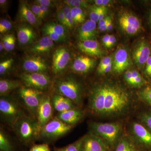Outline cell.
Wrapping results in <instances>:
<instances>
[{
    "instance_id": "obj_6",
    "label": "cell",
    "mask_w": 151,
    "mask_h": 151,
    "mask_svg": "<svg viewBox=\"0 0 151 151\" xmlns=\"http://www.w3.org/2000/svg\"><path fill=\"white\" fill-rule=\"evenodd\" d=\"M0 112L1 116L12 127L17 119L24 114L15 100L6 96L0 99Z\"/></svg>"
},
{
    "instance_id": "obj_11",
    "label": "cell",
    "mask_w": 151,
    "mask_h": 151,
    "mask_svg": "<svg viewBox=\"0 0 151 151\" xmlns=\"http://www.w3.org/2000/svg\"><path fill=\"white\" fill-rule=\"evenodd\" d=\"M135 140H133L139 151H151V133L144 126L137 123L132 125Z\"/></svg>"
},
{
    "instance_id": "obj_24",
    "label": "cell",
    "mask_w": 151,
    "mask_h": 151,
    "mask_svg": "<svg viewBox=\"0 0 151 151\" xmlns=\"http://www.w3.org/2000/svg\"><path fill=\"white\" fill-rule=\"evenodd\" d=\"M83 117L82 112L74 108L58 113L56 117L65 124L73 126L81 121Z\"/></svg>"
},
{
    "instance_id": "obj_8",
    "label": "cell",
    "mask_w": 151,
    "mask_h": 151,
    "mask_svg": "<svg viewBox=\"0 0 151 151\" xmlns=\"http://www.w3.org/2000/svg\"><path fill=\"white\" fill-rule=\"evenodd\" d=\"M106 84H99L92 88L89 99V108L92 113L103 115L106 93Z\"/></svg>"
},
{
    "instance_id": "obj_41",
    "label": "cell",
    "mask_w": 151,
    "mask_h": 151,
    "mask_svg": "<svg viewBox=\"0 0 151 151\" xmlns=\"http://www.w3.org/2000/svg\"><path fill=\"white\" fill-rule=\"evenodd\" d=\"M29 151H51L47 144L33 145Z\"/></svg>"
},
{
    "instance_id": "obj_10",
    "label": "cell",
    "mask_w": 151,
    "mask_h": 151,
    "mask_svg": "<svg viewBox=\"0 0 151 151\" xmlns=\"http://www.w3.org/2000/svg\"><path fill=\"white\" fill-rule=\"evenodd\" d=\"M119 24L121 29L129 35L137 34L142 29L140 20L132 13L124 12L119 17Z\"/></svg>"
},
{
    "instance_id": "obj_9",
    "label": "cell",
    "mask_w": 151,
    "mask_h": 151,
    "mask_svg": "<svg viewBox=\"0 0 151 151\" xmlns=\"http://www.w3.org/2000/svg\"><path fill=\"white\" fill-rule=\"evenodd\" d=\"M19 94L27 108L32 114H36L42 96V92L25 86L19 89Z\"/></svg>"
},
{
    "instance_id": "obj_60",
    "label": "cell",
    "mask_w": 151,
    "mask_h": 151,
    "mask_svg": "<svg viewBox=\"0 0 151 151\" xmlns=\"http://www.w3.org/2000/svg\"><path fill=\"white\" fill-rule=\"evenodd\" d=\"M111 1L109 0H103V6H106L108 5L111 2Z\"/></svg>"
},
{
    "instance_id": "obj_62",
    "label": "cell",
    "mask_w": 151,
    "mask_h": 151,
    "mask_svg": "<svg viewBox=\"0 0 151 151\" xmlns=\"http://www.w3.org/2000/svg\"><path fill=\"white\" fill-rule=\"evenodd\" d=\"M149 20H150V24L151 25V12H150V17H149Z\"/></svg>"
},
{
    "instance_id": "obj_47",
    "label": "cell",
    "mask_w": 151,
    "mask_h": 151,
    "mask_svg": "<svg viewBox=\"0 0 151 151\" xmlns=\"http://www.w3.org/2000/svg\"><path fill=\"white\" fill-rule=\"evenodd\" d=\"M142 121L151 130V113L143 114L141 117Z\"/></svg>"
},
{
    "instance_id": "obj_3",
    "label": "cell",
    "mask_w": 151,
    "mask_h": 151,
    "mask_svg": "<svg viewBox=\"0 0 151 151\" xmlns=\"http://www.w3.org/2000/svg\"><path fill=\"white\" fill-rule=\"evenodd\" d=\"M91 133L101 138L110 151H114L121 138L122 126L117 123L92 122L90 124Z\"/></svg>"
},
{
    "instance_id": "obj_37",
    "label": "cell",
    "mask_w": 151,
    "mask_h": 151,
    "mask_svg": "<svg viewBox=\"0 0 151 151\" xmlns=\"http://www.w3.org/2000/svg\"><path fill=\"white\" fill-rule=\"evenodd\" d=\"M90 19L97 23L99 21L101 6H94L90 8Z\"/></svg>"
},
{
    "instance_id": "obj_13",
    "label": "cell",
    "mask_w": 151,
    "mask_h": 151,
    "mask_svg": "<svg viewBox=\"0 0 151 151\" xmlns=\"http://www.w3.org/2000/svg\"><path fill=\"white\" fill-rule=\"evenodd\" d=\"M70 51L65 47H60L53 52L52 58V70L55 74L62 73L69 63Z\"/></svg>"
},
{
    "instance_id": "obj_28",
    "label": "cell",
    "mask_w": 151,
    "mask_h": 151,
    "mask_svg": "<svg viewBox=\"0 0 151 151\" xmlns=\"http://www.w3.org/2000/svg\"><path fill=\"white\" fill-rule=\"evenodd\" d=\"M45 25L53 30L57 35L60 37L65 42L68 40L69 35L66 28L64 26L54 22H49L45 24Z\"/></svg>"
},
{
    "instance_id": "obj_26",
    "label": "cell",
    "mask_w": 151,
    "mask_h": 151,
    "mask_svg": "<svg viewBox=\"0 0 151 151\" xmlns=\"http://www.w3.org/2000/svg\"><path fill=\"white\" fill-rule=\"evenodd\" d=\"M20 81L9 79H1L0 80V95L6 96L11 91L21 86Z\"/></svg>"
},
{
    "instance_id": "obj_51",
    "label": "cell",
    "mask_w": 151,
    "mask_h": 151,
    "mask_svg": "<svg viewBox=\"0 0 151 151\" xmlns=\"http://www.w3.org/2000/svg\"><path fill=\"white\" fill-rule=\"evenodd\" d=\"M16 38L13 34H12L10 42L9 45L8 51H11L13 50L15 47Z\"/></svg>"
},
{
    "instance_id": "obj_22",
    "label": "cell",
    "mask_w": 151,
    "mask_h": 151,
    "mask_svg": "<svg viewBox=\"0 0 151 151\" xmlns=\"http://www.w3.org/2000/svg\"><path fill=\"white\" fill-rule=\"evenodd\" d=\"M78 49L89 56L100 57L104 54V51L96 40L79 41L77 44Z\"/></svg>"
},
{
    "instance_id": "obj_55",
    "label": "cell",
    "mask_w": 151,
    "mask_h": 151,
    "mask_svg": "<svg viewBox=\"0 0 151 151\" xmlns=\"http://www.w3.org/2000/svg\"><path fill=\"white\" fill-rule=\"evenodd\" d=\"M110 35L106 34L104 35L102 38V42L103 45L105 47H107L109 43V40H110Z\"/></svg>"
},
{
    "instance_id": "obj_46",
    "label": "cell",
    "mask_w": 151,
    "mask_h": 151,
    "mask_svg": "<svg viewBox=\"0 0 151 151\" xmlns=\"http://www.w3.org/2000/svg\"><path fill=\"white\" fill-rule=\"evenodd\" d=\"M134 80V85L133 86L136 87H139L142 86L146 83V81L143 78L140 74L138 75L137 77L133 78Z\"/></svg>"
},
{
    "instance_id": "obj_53",
    "label": "cell",
    "mask_w": 151,
    "mask_h": 151,
    "mask_svg": "<svg viewBox=\"0 0 151 151\" xmlns=\"http://www.w3.org/2000/svg\"><path fill=\"white\" fill-rule=\"evenodd\" d=\"M116 42V38L113 35H110V40H109V43L107 46V48H111L113 47Z\"/></svg>"
},
{
    "instance_id": "obj_31",
    "label": "cell",
    "mask_w": 151,
    "mask_h": 151,
    "mask_svg": "<svg viewBox=\"0 0 151 151\" xmlns=\"http://www.w3.org/2000/svg\"><path fill=\"white\" fill-rule=\"evenodd\" d=\"M61 8L65 16V27L68 29H72L75 24L70 14L71 7L64 4Z\"/></svg>"
},
{
    "instance_id": "obj_17",
    "label": "cell",
    "mask_w": 151,
    "mask_h": 151,
    "mask_svg": "<svg viewBox=\"0 0 151 151\" xmlns=\"http://www.w3.org/2000/svg\"><path fill=\"white\" fill-rule=\"evenodd\" d=\"M131 61L126 49L120 47L115 52L113 60V69L115 73H122L131 66Z\"/></svg>"
},
{
    "instance_id": "obj_18",
    "label": "cell",
    "mask_w": 151,
    "mask_h": 151,
    "mask_svg": "<svg viewBox=\"0 0 151 151\" xmlns=\"http://www.w3.org/2000/svg\"><path fill=\"white\" fill-rule=\"evenodd\" d=\"M17 32L19 43L24 46L32 44L37 37L36 33L32 26L26 23L17 26Z\"/></svg>"
},
{
    "instance_id": "obj_12",
    "label": "cell",
    "mask_w": 151,
    "mask_h": 151,
    "mask_svg": "<svg viewBox=\"0 0 151 151\" xmlns=\"http://www.w3.org/2000/svg\"><path fill=\"white\" fill-rule=\"evenodd\" d=\"M151 55V47L145 39L140 40L132 52V57L136 65L140 69H144L146 62Z\"/></svg>"
},
{
    "instance_id": "obj_15",
    "label": "cell",
    "mask_w": 151,
    "mask_h": 151,
    "mask_svg": "<svg viewBox=\"0 0 151 151\" xmlns=\"http://www.w3.org/2000/svg\"><path fill=\"white\" fill-rule=\"evenodd\" d=\"M22 67L25 71L29 73H45L48 68L45 60L40 55H34L24 58Z\"/></svg>"
},
{
    "instance_id": "obj_43",
    "label": "cell",
    "mask_w": 151,
    "mask_h": 151,
    "mask_svg": "<svg viewBox=\"0 0 151 151\" xmlns=\"http://www.w3.org/2000/svg\"><path fill=\"white\" fill-rule=\"evenodd\" d=\"M55 1L51 0H36L34 2L38 5L45 6L49 8L55 6Z\"/></svg>"
},
{
    "instance_id": "obj_4",
    "label": "cell",
    "mask_w": 151,
    "mask_h": 151,
    "mask_svg": "<svg viewBox=\"0 0 151 151\" xmlns=\"http://www.w3.org/2000/svg\"><path fill=\"white\" fill-rule=\"evenodd\" d=\"M55 94L68 98L73 103L79 104L81 100L82 90L80 84L70 76H65L58 79L54 82Z\"/></svg>"
},
{
    "instance_id": "obj_33",
    "label": "cell",
    "mask_w": 151,
    "mask_h": 151,
    "mask_svg": "<svg viewBox=\"0 0 151 151\" xmlns=\"http://www.w3.org/2000/svg\"><path fill=\"white\" fill-rule=\"evenodd\" d=\"M65 5L71 8H78L81 9L87 8L89 6L88 2L84 0H66L63 1Z\"/></svg>"
},
{
    "instance_id": "obj_34",
    "label": "cell",
    "mask_w": 151,
    "mask_h": 151,
    "mask_svg": "<svg viewBox=\"0 0 151 151\" xmlns=\"http://www.w3.org/2000/svg\"><path fill=\"white\" fill-rule=\"evenodd\" d=\"M42 32L44 35L47 36L53 41L58 42H65L64 40L60 37L57 35L52 30L47 27L46 26H44L42 28Z\"/></svg>"
},
{
    "instance_id": "obj_50",
    "label": "cell",
    "mask_w": 151,
    "mask_h": 151,
    "mask_svg": "<svg viewBox=\"0 0 151 151\" xmlns=\"http://www.w3.org/2000/svg\"><path fill=\"white\" fill-rule=\"evenodd\" d=\"M112 69H113V62L109 63L107 66L103 68L102 70H100V72H98V73L99 74H105L111 71Z\"/></svg>"
},
{
    "instance_id": "obj_36",
    "label": "cell",
    "mask_w": 151,
    "mask_h": 151,
    "mask_svg": "<svg viewBox=\"0 0 151 151\" xmlns=\"http://www.w3.org/2000/svg\"><path fill=\"white\" fill-rule=\"evenodd\" d=\"M12 24L9 20L1 19L0 21V33L4 34L12 29Z\"/></svg>"
},
{
    "instance_id": "obj_56",
    "label": "cell",
    "mask_w": 151,
    "mask_h": 151,
    "mask_svg": "<svg viewBox=\"0 0 151 151\" xmlns=\"http://www.w3.org/2000/svg\"><path fill=\"white\" fill-rule=\"evenodd\" d=\"M8 4V1H6V0H1L0 1L1 8L5 9L7 6Z\"/></svg>"
},
{
    "instance_id": "obj_30",
    "label": "cell",
    "mask_w": 151,
    "mask_h": 151,
    "mask_svg": "<svg viewBox=\"0 0 151 151\" xmlns=\"http://www.w3.org/2000/svg\"><path fill=\"white\" fill-rule=\"evenodd\" d=\"M0 150L14 151L13 146L1 129L0 131Z\"/></svg>"
},
{
    "instance_id": "obj_7",
    "label": "cell",
    "mask_w": 151,
    "mask_h": 151,
    "mask_svg": "<svg viewBox=\"0 0 151 151\" xmlns=\"http://www.w3.org/2000/svg\"><path fill=\"white\" fill-rule=\"evenodd\" d=\"M19 76L24 86L41 91L46 90L51 84L50 77L45 73L24 72Z\"/></svg>"
},
{
    "instance_id": "obj_23",
    "label": "cell",
    "mask_w": 151,
    "mask_h": 151,
    "mask_svg": "<svg viewBox=\"0 0 151 151\" xmlns=\"http://www.w3.org/2000/svg\"><path fill=\"white\" fill-rule=\"evenodd\" d=\"M96 27V23L90 19L84 22L78 30V38L79 41L95 40L97 34Z\"/></svg>"
},
{
    "instance_id": "obj_52",
    "label": "cell",
    "mask_w": 151,
    "mask_h": 151,
    "mask_svg": "<svg viewBox=\"0 0 151 151\" xmlns=\"http://www.w3.org/2000/svg\"><path fill=\"white\" fill-rule=\"evenodd\" d=\"M107 11H108V9H107V7L104 6H101L99 21L101 20L106 17L105 16H106Z\"/></svg>"
},
{
    "instance_id": "obj_16",
    "label": "cell",
    "mask_w": 151,
    "mask_h": 151,
    "mask_svg": "<svg viewBox=\"0 0 151 151\" xmlns=\"http://www.w3.org/2000/svg\"><path fill=\"white\" fill-rule=\"evenodd\" d=\"M80 151H110L104 141L90 132L83 137Z\"/></svg>"
},
{
    "instance_id": "obj_49",
    "label": "cell",
    "mask_w": 151,
    "mask_h": 151,
    "mask_svg": "<svg viewBox=\"0 0 151 151\" xmlns=\"http://www.w3.org/2000/svg\"><path fill=\"white\" fill-rule=\"evenodd\" d=\"M40 8L41 14L42 18V20L45 18L49 12L50 9V8L48 7L45 6H39Z\"/></svg>"
},
{
    "instance_id": "obj_39",
    "label": "cell",
    "mask_w": 151,
    "mask_h": 151,
    "mask_svg": "<svg viewBox=\"0 0 151 151\" xmlns=\"http://www.w3.org/2000/svg\"><path fill=\"white\" fill-rule=\"evenodd\" d=\"M30 8L35 15V16L37 19L39 23L40 24L42 22V18L41 14L40 8L39 5L33 3L32 4H29Z\"/></svg>"
},
{
    "instance_id": "obj_59",
    "label": "cell",
    "mask_w": 151,
    "mask_h": 151,
    "mask_svg": "<svg viewBox=\"0 0 151 151\" xmlns=\"http://www.w3.org/2000/svg\"><path fill=\"white\" fill-rule=\"evenodd\" d=\"M93 1L95 6H103V0H95Z\"/></svg>"
},
{
    "instance_id": "obj_1",
    "label": "cell",
    "mask_w": 151,
    "mask_h": 151,
    "mask_svg": "<svg viewBox=\"0 0 151 151\" xmlns=\"http://www.w3.org/2000/svg\"><path fill=\"white\" fill-rule=\"evenodd\" d=\"M106 93L105 100V116H114L124 112L129 102L127 92L116 84H106Z\"/></svg>"
},
{
    "instance_id": "obj_48",
    "label": "cell",
    "mask_w": 151,
    "mask_h": 151,
    "mask_svg": "<svg viewBox=\"0 0 151 151\" xmlns=\"http://www.w3.org/2000/svg\"><path fill=\"white\" fill-rule=\"evenodd\" d=\"M124 78L128 84L133 86L134 80H133V77H132V70H127L124 74Z\"/></svg>"
},
{
    "instance_id": "obj_44",
    "label": "cell",
    "mask_w": 151,
    "mask_h": 151,
    "mask_svg": "<svg viewBox=\"0 0 151 151\" xmlns=\"http://www.w3.org/2000/svg\"><path fill=\"white\" fill-rule=\"evenodd\" d=\"M11 35H12V34H8L3 36L1 38V41L2 42L5 50L7 51H8Z\"/></svg>"
},
{
    "instance_id": "obj_35",
    "label": "cell",
    "mask_w": 151,
    "mask_h": 151,
    "mask_svg": "<svg viewBox=\"0 0 151 151\" xmlns=\"http://www.w3.org/2000/svg\"><path fill=\"white\" fill-rule=\"evenodd\" d=\"M14 60L10 58L2 61L0 63V74L2 75L6 73L12 67L14 63Z\"/></svg>"
},
{
    "instance_id": "obj_58",
    "label": "cell",
    "mask_w": 151,
    "mask_h": 151,
    "mask_svg": "<svg viewBox=\"0 0 151 151\" xmlns=\"http://www.w3.org/2000/svg\"><path fill=\"white\" fill-rule=\"evenodd\" d=\"M113 29V22H112V20L111 18L110 19V20L108 22V31L112 30Z\"/></svg>"
},
{
    "instance_id": "obj_40",
    "label": "cell",
    "mask_w": 151,
    "mask_h": 151,
    "mask_svg": "<svg viewBox=\"0 0 151 151\" xmlns=\"http://www.w3.org/2000/svg\"><path fill=\"white\" fill-rule=\"evenodd\" d=\"M113 58L111 56H106L103 58L98 65L97 68V73L106 67L111 63L113 62Z\"/></svg>"
},
{
    "instance_id": "obj_32",
    "label": "cell",
    "mask_w": 151,
    "mask_h": 151,
    "mask_svg": "<svg viewBox=\"0 0 151 151\" xmlns=\"http://www.w3.org/2000/svg\"><path fill=\"white\" fill-rule=\"evenodd\" d=\"M83 137L72 144L61 148L55 147L54 151H80Z\"/></svg>"
},
{
    "instance_id": "obj_38",
    "label": "cell",
    "mask_w": 151,
    "mask_h": 151,
    "mask_svg": "<svg viewBox=\"0 0 151 151\" xmlns=\"http://www.w3.org/2000/svg\"><path fill=\"white\" fill-rule=\"evenodd\" d=\"M142 99L151 105V87L145 88L139 92Z\"/></svg>"
},
{
    "instance_id": "obj_57",
    "label": "cell",
    "mask_w": 151,
    "mask_h": 151,
    "mask_svg": "<svg viewBox=\"0 0 151 151\" xmlns=\"http://www.w3.org/2000/svg\"><path fill=\"white\" fill-rule=\"evenodd\" d=\"M108 22L107 23H106V24L103 25V26H101L98 27V29L102 32H105L108 30Z\"/></svg>"
},
{
    "instance_id": "obj_25",
    "label": "cell",
    "mask_w": 151,
    "mask_h": 151,
    "mask_svg": "<svg viewBox=\"0 0 151 151\" xmlns=\"http://www.w3.org/2000/svg\"><path fill=\"white\" fill-rule=\"evenodd\" d=\"M52 102L55 110L59 113L75 108L71 100L60 94H55L52 99Z\"/></svg>"
},
{
    "instance_id": "obj_14",
    "label": "cell",
    "mask_w": 151,
    "mask_h": 151,
    "mask_svg": "<svg viewBox=\"0 0 151 151\" xmlns=\"http://www.w3.org/2000/svg\"><path fill=\"white\" fill-rule=\"evenodd\" d=\"M52 104L51 98L49 95H44L37 111V121L41 128L52 119Z\"/></svg>"
},
{
    "instance_id": "obj_2",
    "label": "cell",
    "mask_w": 151,
    "mask_h": 151,
    "mask_svg": "<svg viewBox=\"0 0 151 151\" xmlns=\"http://www.w3.org/2000/svg\"><path fill=\"white\" fill-rule=\"evenodd\" d=\"M13 129L22 143L29 145L40 138L41 128L37 120L24 114L16 121Z\"/></svg>"
},
{
    "instance_id": "obj_45",
    "label": "cell",
    "mask_w": 151,
    "mask_h": 151,
    "mask_svg": "<svg viewBox=\"0 0 151 151\" xmlns=\"http://www.w3.org/2000/svg\"><path fill=\"white\" fill-rule=\"evenodd\" d=\"M144 70L146 76L151 78V55L146 62Z\"/></svg>"
},
{
    "instance_id": "obj_5",
    "label": "cell",
    "mask_w": 151,
    "mask_h": 151,
    "mask_svg": "<svg viewBox=\"0 0 151 151\" xmlns=\"http://www.w3.org/2000/svg\"><path fill=\"white\" fill-rule=\"evenodd\" d=\"M72 128V126L65 124L56 117L42 127L40 137L48 141L55 140L67 134Z\"/></svg>"
},
{
    "instance_id": "obj_61",
    "label": "cell",
    "mask_w": 151,
    "mask_h": 151,
    "mask_svg": "<svg viewBox=\"0 0 151 151\" xmlns=\"http://www.w3.org/2000/svg\"><path fill=\"white\" fill-rule=\"evenodd\" d=\"M4 50H5L4 47V45H3L2 42L1 40V41H0V52H2Z\"/></svg>"
},
{
    "instance_id": "obj_21",
    "label": "cell",
    "mask_w": 151,
    "mask_h": 151,
    "mask_svg": "<svg viewBox=\"0 0 151 151\" xmlns=\"http://www.w3.org/2000/svg\"><path fill=\"white\" fill-rule=\"evenodd\" d=\"M19 19L22 22L28 24L32 26L37 27L39 24L37 19L30 8L29 4L26 1H20L18 11Z\"/></svg>"
},
{
    "instance_id": "obj_19",
    "label": "cell",
    "mask_w": 151,
    "mask_h": 151,
    "mask_svg": "<svg viewBox=\"0 0 151 151\" xmlns=\"http://www.w3.org/2000/svg\"><path fill=\"white\" fill-rule=\"evenodd\" d=\"M54 41L44 35L29 47L28 52L34 55H40L48 53L54 47Z\"/></svg>"
},
{
    "instance_id": "obj_20",
    "label": "cell",
    "mask_w": 151,
    "mask_h": 151,
    "mask_svg": "<svg viewBox=\"0 0 151 151\" xmlns=\"http://www.w3.org/2000/svg\"><path fill=\"white\" fill-rule=\"evenodd\" d=\"M96 61L94 58L87 56L80 55L74 60L71 66V70L78 74L88 73L96 65Z\"/></svg>"
},
{
    "instance_id": "obj_27",
    "label": "cell",
    "mask_w": 151,
    "mask_h": 151,
    "mask_svg": "<svg viewBox=\"0 0 151 151\" xmlns=\"http://www.w3.org/2000/svg\"><path fill=\"white\" fill-rule=\"evenodd\" d=\"M114 151H139L134 140L127 137H122Z\"/></svg>"
},
{
    "instance_id": "obj_29",
    "label": "cell",
    "mask_w": 151,
    "mask_h": 151,
    "mask_svg": "<svg viewBox=\"0 0 151 151\" xmlns=\"http://www.w3.org/2000/svg\"><path fill=\"white\" fill-rule=\"evenodd\" d=\"M70 14L75 24L84 23L85 22V14L83 9L71 8Z\"/></svg>"
},
{
    "instance_id": "obj_42",
    "label": "cell",
    "mask_w": 151,
    "mask_h": 151,
    "mask_svg": "<svg viewBox=\"0 0 151 151\" xmlns=\"http://www.w3.org/2000/svg\"><path fill=\"white\" fill-rule=\"evenodd\" d=\"M56 18L59 24L65 27V18L61 7H58L56 10Z\"/></svg>"
},
{
    "instance_id": "obj_54",
    "label": "cell",
    "mask_w": 151,
    "mask_h": 151,
    "mask_svg": "<svg viewBox=\"0 0 151 151\" xmlns=\"http://www.w3.org/2000/svg\"><path fill=\"white\" fill-rule=\"evenodd\" d=\"M111 18L110 16H106L104 18L102 19L101 20L99 21L98 22V27L101 26L103 25L106 24V23L109 22L110 19Z\"/></svg>"
}]
</instances>
